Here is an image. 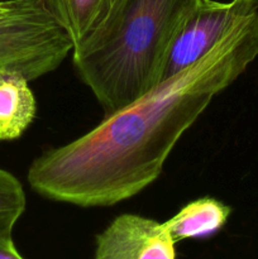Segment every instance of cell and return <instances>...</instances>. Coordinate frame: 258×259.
<instances>
[{"instance_id":"6da1fadb","label":"cell","mask_w":258,"mask_h":259,"mask_svg":"<svg viewBox=\"0 0 258 259\" xmlns=\"http://www.w3.org/2000/svg\"><path fill=\"white\" fill-rule=\"evenodd\" d=\"M258 57V12L233 27L204 57L105 115L80 138L48 149L27 179L37 194L81 207L113 206L153 184L185 132L212 99Z\"/></svg>"},{"instance_id":"7a4b0ae2","label":"cell","mask_w":258,"mask_h":259,"mask_svg":"<svg viewBox=\"0 0 258 259\" xmlns=\"http://www.w3.org/2000/svg\"><path fill=\"white\" fill-rule=\"evenodd\" d=\"M196 0H121L103 29L72 52L80 80L105 115L162 81L169 47Z\"/></svg>"},{"instance_id":"8992f818","label":"cell","mask_w":258,"mask_h":259,"mask_svg":"<svg viewBox=\"0 0 258 259\" xmlns=\"http://www.w3.org/2000/svg\"><path fill=\"white\" fill-rule=\"evenodd\" d=\"M70 35L73 51L88 45L110 20L121 0H45Z\"/></svg>"},{"instance_id":"5b68a950","label":"cell","mask_w":258,"mask_h":259,"mask_svg":"<svg viewBox=\"0 0 258 259\" xmlns=\"http://www.w3.org/2000/svg\"><path fill=\"white\" fill-rule=\"evenodd\" d=\"M175 244L164 223L121 214L96 237L95 259H176Z\"/></svg>"},{"instance_id":"277c9868","label":"cell","mask_w":258,"mask_h":259,"mask_svg":"<svg viewBox=\"0 0 258 259\" xmlns=\"http://www.w3.org/2000/svg\"><path fill=\"white\" fill-rule=\"evenodd\" d=\"M258 12V0H196L169 47L162 81L204 57L233 27Z\"/></svg>"},{"instance_id":"30bf717a","label":"cell","mask_w":258,"mask_h":259,"mask_svg":"<svg viewBox=\"0 0 258 259\" xmlns=\"http://www.w3.org/2000/svg\"><path fill=\"white\" fill-rule=\"evenodd\" d=\"M0 259H24L13 243V238L0 235Z\"/></svg>"},{"instance_id":"ba28073f","label":"cell","mask_w":258,"mask_h":259,"mask_svg":"<svg viewBox=\"0 0 258 259\" xmlns=\"http://www.w3.org/2000/svg\"><path fill=\"white\" fill-rule=\"evenodd\" d=\"M232 209L214 197H200L185 205L164 225L175 243L211 237L223 229Z\"/></svg>"},{"instance_id":"3957f363","label":"cell","mask_w":258,"mask_h":259,"mask_svg":"<svg viewBox=\"0 0 258 259\" xmlns=\"http://www.w3.org/2000/svg\"><path fill=\"white\" fill-rule=\"evenodd\" d=\"M73 43L45 0H0V71L29 81L57 70Z\"/></svg>"},{"instance_id":"9c48e42d","label":"cell","mask_w":258,"mask_h":259,"mask_svg":"<svg viewBox=\"0 0 258 259\" xmlns=\"http://www.w3.org/2000/svg\"><path fill=\"white\" fill-rule=\"evenodd\" d=\"M27 206L22 184L10 172L0 168V235L12 238L13 229Z\"/></svg>"},{"instance_id":"52a82bcc","label":"cell","mask_w":258,"mask_h":259,"mask_svg":"<svg viewBox=\"0 0 258 259\" xmlns=\"http://www.w3.org/2000/svg\"><path fill=\"white\" fill-rule=\"evenodd\" d=\"M29 80L19 72L0 71V141L20 138L37 115Z\"/></svg>"}]
</instances>
